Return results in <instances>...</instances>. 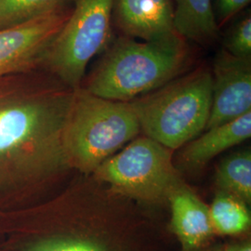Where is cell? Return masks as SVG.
<instances>
[{
	"label": "cell",
	"mask_w": 251,
	"mask_h": 251,
	"mask_svg": "<svg viewBox=\"0 0 251 251\" xmlns=\"http://www.w3.org/2000/svg\"><path fill=\"white\" fill-rule=\"evenodd\" d=\"M74 96L67 87L0 86V184L68 168L63 134Z\"/></svg>",
	"instance_id": "1"
},
{
	"label": "cell",
	"mask_w": 251,
	"mask_h": 251,
	"mask_svg": "<svg viewBox=\"0 0 251 251\" xmlns=\"http://www.w3.org/2000/svg\"><path fill=\"white\" fill-rule=\"evenodd\" d=\"M196 52L188 41L113 39L87 77L84 90L102 99L128 102L191 70Z\"/></svg>",
	"instance_id": "2"
},
{
	"label": "cell",
	"mask_w": 251,
	"mask_h": 251,
	"mask_svg": "<svg viewBox=\"0 0 251 251\" xmlns=\"http://www.w3.org/2000/svg\"><path fill=\"white\" fill-rule=\"evenodd\" d=\"M211 102L212 73L206 64L128 101L144 136L172 151L205 130Z\"/></svg>",
	"instance_id": "3"
},
{
	"label": "cell",
	"mask_w": 251,
	"mask_h": 251,
	"mask_svg": "<svg viewBox=\"0 0 251 251\" xmlns=\"http://www.w3.org/2000/svg\"><path fill=\"white\" fill-rule=\"evenodd\" d=\"M140 132L128 102L102 99L79 88L75 90L63 134L68 168L93 174Z\"/></svg>",
	"instance_id": "4"
},
{
	"label": "cell",
	"mask_w": 251,
	"mask_h": 251,
	"mask_svg": "<svg viewBox=\"0 0 251 251\" xmlns=\"http://www.w3.org/2000/svg\"><path fill=\"white\" fill-rule=\"evenodd\" d=\"M172 152L149 137H138L103 162L93 176L117 196L159 204L183 182Z\"/></svg>",
	"instance_id": "5"
},
{
	"label": "cell",
	"mask_w": 251,
	"mask_h": 251,
	"mask_svg": "<svg viewBox=\"0 0 251 251\" xmlns=\"http://www.w3.org/2000/svg\"><path fill=\"white\" fill-rule=\"evenodd\" d=\"M114 0H73L72 10L41 63L65 87L81 88L88 64L113 40Z\"/></svg>",
	"instance_id": "6"
},
{
	"label": "cell",
	"mask_w": 251,
	"mask_h": 251,
	"mask_svg": "<svg viewBox=\"0 0 251 251\" xmlns=\"http://www.w3.org/2000/svg\"><path fill=\"white\" fill-rule=\"evenodd\" d=\"M128 209L110 198L88 229L45 236L27 251H159L150 226Z\"/></svg>",
	"instance_id": "7"
},
{
	"label": "cell",
	"mask_w": 251,
	"mask_h": 251,
	"mask_svg": "<svg viewBox=\"0 0 251 251\" xmlns=\"http://www.w3.org/2000/svg\"><path fill=\"white\" fill-rule=\"evenodd\" d=\"M71 10L72 7L0 30V79L39 68Z\"/></svg>",
	"instance_id": "8"
},
{
	"label": "cell",
	"mask_w": 251,
	"mask_h": 251,
	"mask_svg": "<svg viewBox=\"0 0 251 251\" xmlns=\"http://www.w3.org/2000/svg\"><path fill=\"white\" fill-rule=\"evenodd\" d=\"M212 73V102L205 130L251 112V60L234 57L223 48Z\"/></svg>",
	"instance_id": "9"
},
{
	"label": "cell",
	"mask_w": 251,
	"mask_h": 251,
	"mask_svg": "<svg viewBox=\"0 0 251 251\" xmlns=\"http://www.w3.org/2000/svg\"><path fill=\"white\" fill-rule=\"evenodd\" d=\"M113 25L121 36L136 40L174 42L184 39L175 28L172 0H114Z\"/></svg>",
	"instance_id": "10"
},
{
	"label": "cell",
	"mask_w": 251,
	"mask_h": 251,
	"mask_svg": "<svg viewBox=\"0 0 251 251\" xmlns=\"http://www.w3.org/2000/svg\"><path fill=\"white\" fill-rule=\"evenodd\" d=\"M171 205V232L179 243V251H203L215 233L209 207L183 182L173 189L168 198Z\"/></svg>",
	"instance_id": "11"
},
{
	"label": "cell",
	"mask_w": 251,
	"mask_h": 251,
	"mask_svg": "<svg viewBox=\"0 0 251 251\" xmlns=\"http://www.w3.org/2000/svg\"><path fill=\"white\" fill-rule=\"evenodd\" d=\"M205 131L204 134L186 144L179 154L180 165L184 169H201L221 152L250 139L251 112Z\"/></svg>",
	"instance_id": "12"
},
{
	"label": "cell",
	"mask_w": 251,
	"mask_h": 251,
	"mask_svg": "<svg viewBox=\"0 0 251 251\" xmlns=\"http://www.w3.org/2000/svg\"><path fill=\"white\" fill-rule=\"evenodd\" d=\"M174 25L179 36L203 47L214 45L221 29L212 0H174Z\"/></svg>",
	"instance_id": "13"
},
{
	"label": "cell",
	"mask_w": 251,
	"mask_h": 251,
	"mask_svg": "<svg viewBox=\"0 0 251 251\" xmlns=\"http://www.w3.org/2000/svg\"><path fill=\"white\" fill-rule=\"evenodd\" d=\"M208 207L215 235L241 236L250 232L251 211L240 199L218 192Z\"/></svg>",
	"instance_id": "14"
},
{
	"label": "cell",
	"mask_w": 251,
	"mask_h": 251,
	"mask_svg": "<svg viewBox=\"0 0 251 251\" xmlns=\"http://www.w3.org/2000/svg\"><path fill=\"white\" fill-rule=\"evenodd\" d=\"M215 183L218 192L233 196L251 205V150L234 152L222 160L216 169Z\"/></svg>",
	"instance_id": "15"
},
{
	"label": "cell",
	"mask_w": 251,
	"mask_h": 251,
	"mask_svg": "<svg viewBox=\"0 0 251 251\" xmlns=\"http://www.w3.org/2000/svg\"><path fill=\"white\" fill-rule=\"evenodd\" d=\"M73 0H0V30L72 7Z\"/></svg>",
	"instance_id": "16"
},
{
	"label": "cell",
	"mask_w": 251,
	"mask_h": 251,
	"mask_svg": "<svg viewBox=\"0 0 251 251\" xmlns=\"http://www.w3.org/2000/svg\"><path fill=\"white\" fill-rule=\"evenodd\" d=\"M223 49L234 57L251 60V10L229 28L223 42Z\"/></svg>",
	"instance_id": "17"
},
{
	"label": "cell",
	"mask_w": 251,
	"mask_h": 251,
	"mask_svg": "<svg viewBox=\"0 0 251 251\" xmlns=\"http://www.w3.org/2000/svg\"><path fill=\"white\" fill-rule=\"evenodd\" d=\"M251 0H212L216 22L220 29L229 23L243 9L251 4Z\"/></svg>",
	"instance_id": "18"
},
{
	"label": "cell",
	"mask_w": 251,
	"mask_h": 251,
	"mask_svg": "<svg viewBox=\"0 0 251 251\" xmlns=\"http://www.w3.org/2000/svg\"><path fill=\"white\" fill-rule=\"evenodd\" d=\"M225 251H251V239L246 238L241 241L227 244L225 246Z\"/></svg>",
	"instance_id": "19"
},
{
	"label": "cell",
	"mask_w": 251,
	"mask_h": 251,
	"mask_svg": "<svg viewBox=\"0 0 251 251\" xmlns=\"http://www.w3.org/2000/svg\"><path fill=\"white\" fill-rule=\"evenodd\" d=\"M225 251V246H218L214 248H207L205 251Z\"/></svg>",
	"instance_id": "20"
}]
</instances>
